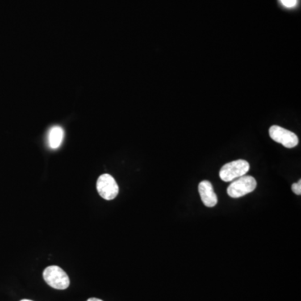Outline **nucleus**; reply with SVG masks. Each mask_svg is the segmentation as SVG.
I'll return each mask as SVG.
<instances>
[{"mask_svg": "<svg viewBox=\"0 0 301 301\" xmlns=\"http://www.w3.org/2000/svg\"><path fill=\"white\" fill-rule=\"evenodd\" d=\"M250 166L245 160H235L223 165L219 172V177L223 182H232L248 173Z\"/></svg>", "mask_w": 301, "mask_h": 301, "instance_id": "1", "label": "nucleus"}, {"mask_svg": "<svg viewBox=\"0 0 301 301\" xmlns=\"http://www.w3.org/2000/svg\"><path fill=\"white\" fill-rule=\"evenodd\" d=\"M256 187L257 182L256 178L252 176L244 175L243 177L232 181L227 192L231 198H239L252 193L256 189Z\"/></svg>", "mask_w": 301, "mask_h": 301, "instance_id": "2", "label": "nucleus"}, {"mask_svg": "<svg viewBox=\"0 0 301 301\" xmlns=\"http://www.w3.org/2000/svg\"><path fill=\"white\" fill-rule=\"evenodd\" d=\"M46 283L55 290H65L70 286L69 276L59 266H49L43 273Z\"/></svg>", "mask_w": 301, "mask_h": 301, "instance_id": "3", "label": "nucleus"}, {"mask_svg": "<svg viewBox=\"0 0 301 301\" xmlns=\"http://www.w3.org/2000/svg\"><path fill=\"white\" fill-rule=\"evenodd\" d=\"M97 191L101 198L106 200H112L119 193V187L111 175L102 174L97 180Z\"/></svg>", "mask_w": 301, "mask_h": 301, "instance_id": "4", "label": "nucleus"}, {"mask_svg": "<svg viewBox=\"0 0 301 301\" xmlns=\"http://www.w3.org/2000/svg\"><path fill=\"white\" fill-rule=\"evenodd\" d=\"M269 136L276 143H281L286 148H294L299 144V138L292 131L280 126H272L269 130Z\"/></svg>", "mask_w": 301, "mask_h": 301, "instance_id": "5", "label": "nucleus"}, {"mask_svg": "<svg viewBox=\"0 0 301 301\" xmlns=\"http://www.w3.org/2000/svg\"><path fill=\"white\" fill-rule=\"evenodd\" d=\"M198 191H199L202 203L205 206L213 207L218 203V197L214 192L211 182L207 180L202 181L198 185Z\"/></svg>", "mask_w": 301, "mask_h": 301, "instance_id": "6", "label": "nucleus"}, {"mask_svg": "<svg viewBox=\"0 0 301 301\" xmlns=\"http://www.w3.org/2000/svg\"><path fill=\"white\" fill-rule=\"evenodd\" d=\"M64 131L62 127L55 126L49 131L48 143L51 149H57L62 144Z\"/></svg>", "mask_w": 301, "mask_h": 301, "instance_id": "7", "label": "nucleus"}, {"mask_svg": "<svg viewBox=\"0 0 301 301\" xmlns=\"http://www.w3.org/2000/svg\"><path fill=\"white\" fill-rule=\"evenodd\" d=\"M282 5L286 8H294L297 5V0H281Z\"/></svg>", "mask_w": 301, "mask_h": 301, "instance_id": "8", "label": "nucleus"}, {"mask_svg": "<svg viewBox=\"0 0 301 301\" xmlns=\"http://www.w3.org/2000/svg\"><path fill=\"white\" fill-rule=\"evenodd\" d=\"M291 189H292V191L294 192L296 195H300L301 194V181L299 180V182H295V183L293 184L292 187H291Z\"/></svg>", "mask_w": 301, "mask_h": 301, "instance_id": "9", "label": "nucleus"}, {"mask_svg": "<svg viewBox=\"0 0 301 301\" xmlns=\"http://www.w3.org/2000/svg\"><path fill=\"white\" fill-rule=\"evenodd\" d=\"M86 301H103L101 299H97V298H90V299H87Z\"/></svg>", "mask_w": 301, "mask_h": 301, "instance_id": "10", "label": "nucleus"}, {"mask_svg": "<svg viewBox=\"0 0 301 301\" xmlns=\"http://www.w3.org/2000/svg\"><path fill=\"white\" fill-rule=\"evenodd\" d=\"M20 301H32V300H30V299H22V300Z\"/></svg>", "mask_w": 301, "mask_h": 301, "instance_id": "11", "label": "nucleus"}]
</instances>
